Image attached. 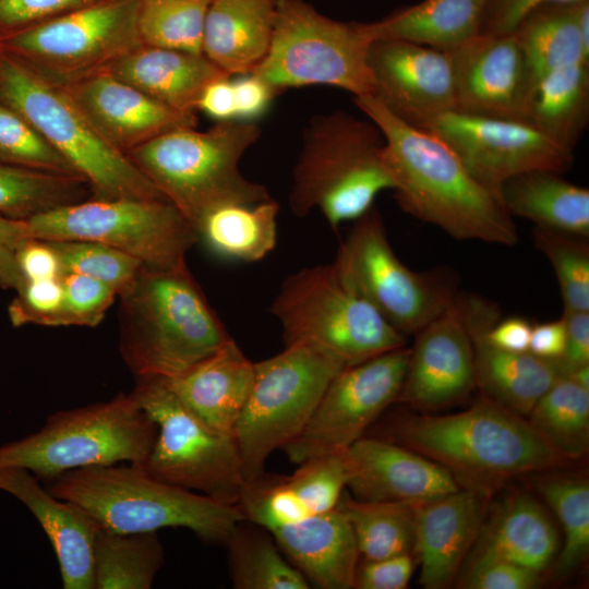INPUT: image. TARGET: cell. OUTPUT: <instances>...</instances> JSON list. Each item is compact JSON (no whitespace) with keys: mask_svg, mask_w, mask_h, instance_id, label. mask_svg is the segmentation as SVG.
<instances>
[{"mask_svg":"<svg viewBox=\"0 0 589 589\" xmlns=\"http://www.w3.org/2000/svg\"><path fill=\"white\" fill-rule=\"evenodd\" d=\"M279 206L273 200L228 203L205 213L194 226L199 241L225 260L255 262L276 245Z\"/></svg>","mask_w":589,"mask_h":589,"instance_id":"cell-35","label":"cell"},{"mask_svg":"<svg viewBox=\"0 0 589 589\" xmlns=\"http://www.w3.org/2000/svg\"><path fill=\"white\" fill-rule=\"evenodd\" d=\"M413 554L404 553L358 564L354 587L359 589H404L413 573Z\"/></svg>","mask_w":589,"mask_h":589,"instance_id":"cell-51","label":"cell"},{"mask_svg":"<svg viewBox=\"0 0 589 589\" xmlns=\"http://www.w3.org/2000/svg\"><path fill=\"white\" fill-rule=\"evenodd\" d=\"M354 104L383 135L384 161L404 212L458 240L518 242L498 194L480 183L442 140L400 119L374 96L354 97Z\"/></svg>","mask_w":589,"mask_h":589,"instance_id":"cell-1","label":"cell"},{"mask_svg":"<svg viewBox=\"0 0 589 589\" xmlns=\"http://www.w3.org/2000/svg\"><path fill=\"white\" fill-rule=\"evenodd\" d=\"M0 161L80 178L63 156L26 119L1 100Z\"/></svg>","mask_w":589,"mask_h":589,"instance_id":"cell-46","label":"cell"},{"mask_svg":"<svg viewBox=\"0 0 589 589\" xmlns=\"http://www.w3.org/2000/svg\"><path fill=\"white\" fill-rule=\"evenodd\" d=\"M253 376L254 362L230 338L182 374L164 380L180 402L206 428L233 436Z\"/></svg>","mask_w":589,"mask_h":589,"instance_id":"cell-26","label":"cell"},{"mask_svg":"<svg viewBox=\"0 0 589 589\" xmlns=\"http://www.w3.org/2000/svg\"><path fill=\"white\" fill-rule=\"evenodd\" d=\"M576 3V2H575ZM550 4L530 13L514 32L522 49L530 85L541 75L566 65L588 63L574 4Z\"/></svg>","mask_w":589,"mask_h":589,"instance_id":"cell-37","label":"cell"},{"mask_svg":"<svg viewBox=\"0 0 589 589\" xmlns=\"http://www.w3.org/2000/svg\"><path fill=\"white\" fill-rule=\"evenodd\" d=\"M269 532L310 586L321 589L354 587L360 553L352 528L338 507Z\"/></svg>","mask_w":589,"mask_h":589,"instance_id":"cell-27","label":"cell"},{"mask_svg":"<svg viewBox=\"0 0 589 589\" xmlns=\"http://www.w3.org/2000/svg\"><path fill=\"white\" fill-rule=\"evenodd\" d=\"M236 120L253 122L262 117L278 94L269 84L250 73L232 80Z\"/></svg>","mask_w":589,"mask_h":589,"instance_id":"cell-53","label":"cell"},{"mask_svg":"<svg viewBox=\"0 0 589 589\" xmlns=\"http://www.w3.org/2000/svg\"><path fill=\"white\" fill-rule=\"evenodd\" d=\"M140 0H98L5 34L4 47L36 65L47 80L65 83L105 69L142 45Z\"/></svg>","mask_w":589,"mask_h":589,"instance_id":"cell-15","label":"cell"},{"mask_svg":"<svg viewBox=\"0 0 589 589\" xmlns=\"http://www.w3.org/2000/svg\"><path fill=\"white\" fill-rule=\"evenodd\" d=\"M25 224L29 238L99 242L154 267L184 263L199 242L194 226L163 199L94 197L34 215Z\"/></svg>","mask_w":589,"mask_h":589,"instance_id":"cell-12","label":"cell"},{"mask_svg":"<svg viewBox=\"0 0 589 589\" xmlns=\"http://www.w3.org/2000/svg\"><path fill=\"white\" fill-rule=\"evenodd\" d=\"M497 194L512 216L526 218L537 228L589 237V190L561 173H520L503 182Z\"/></svg>","mask_w":589,"mask_h":589,"instance_id":"cell-32","label":"cell"},{"mask_svg":"<svg viewBox=\"0 0 589 589\" xmlns=\"http://www.w3.org/2000/svg\"><path fill=\"white\" fill-rule=\"evenodd\" d=\"M104 70L155 100L184 112H194L208 83L229 76L203 53L143 44Z\"/></svg>","mask_w":589,"mask_h":589,"instance_id":"cell-30","label":"cell"},{"mask_svg":"<svg viewBox=\"0 0 589 589\" xmlns=\"http://www.w3.org/2000/svg\"><path fill=\"white\" fill-rule=\"evenodd\" d=\"M529 423L569 460L589 444V390L562 375L536 402Z\"/></svg>","mask_w":589,"mask_h":589,"instance_id":"cell-40","label":"cell"},{"mask_svg":"<svg viewBox=\"0 0 589 589\" xmlns=\"http://www.w3.org/2000/svg\"><path fill=\"white\" fill-rule=\"evenodd\" d=\"M255 122H217L207 131L183 127L159 134L127 154L139 170L195 226L209 209L272 199L239 168L260 139Z\"/></svg>","mask_w":589,"mask_h":589,"instance_id":"cell-5","label":"cell"},{"mask_svg":"<svg viewBox=\"0 0 589 589\" xmlns=\"http://www.w3.org/2000/svg\"><path fill=\"white\" fill-rule=\"evenodd\" d=\"M346 365L314 346L296 344L254 363L250 394L233 431L244 482L305 426L325 389Z\"/></svg>","mask_w":589,"mask_h":589,"instance_id":"cell-11","label":"cell"},{"mask_svg":"<svg viewBox=\"0 0 589 589\" xmlns=\"http://www.w3.org/2000/svg\"><path fill=\"white\" fill-rule=\"evenodd\" d=\"M578 1L581 0H489L480 34H512L530 13L542 7Z\"/></svg>","mask_w":589,"mask_h":589,"instance_id":"cell-52","label":"cell"},{"mask_svg":"<svg viewBox=\"0 0 589 589\" xmlns=\"http://www.w3.org/2000/svg\"><path fill=\"white\" fill-rule=\"evenodd\" d=\"M196 109L217 122L237 121L230 76H223L208 83L200 95Z\"/></svg>","mask_w":589,"mask_h":589,"instance_id":"cell-57","label":"cell"},{"mask_svg":"<svg viewBox=\"0 0 589 589\" xmlns=\"http://www.w3.org/2000/svg\"><path fill=\"white\" fill-rule=\"evenodd\" d=\"M459 585L469 589H531L540 585V573L506 562H488L461 573Z\"/></svg>","mask_w":589,"mask_h":589,"instance_id":"cell-49","label":"cell"},{"mask_svg":"<svg viewBox=\"0 0 589 589\" xmlns=\"http://www.w3.org/2000/svg\"><path fill=\"white\" fill-rule=\"evenodd\" d=\"M164 561L157 531L119 533L100 527L94 541V589H148Z\"/></svg>","mask_w":589,"mask_h":589,"instance_id":"cell-36","label":"cell"},{"mask_svg":"<svg viewBox=\"0 0 589 589\" xmlns=\"http://www.w3.org/2000/svg\"><path fill=\"white\" fill-rule=\"evenodd\" d=\"M368 62L377 98L410 124L455 109L450 55L428 46L380 39L370 44Z\"/></svg>","mask_w":589,"mask_h":589,"instance_id":"cell-19","label":"cell"},{"mask_svg":"<svg viewBox=\"0 0 589 589\" xmlns=\"http://www.w3.org/2000/svg\"><path fill=\"white\" fill-rule=\"evenodd\" d=\"M557 551L556 530L537 500L526 493L508 496L484 517L464 572L506 561L541 573Z\"/></svg>","mask_w":589,"mask_h":589,"instance_id":"cell-28","label":"cell"},{"mask_svg":"<svg viewBox=\"0 0 589 589\" xmlns=\"http://www.w3.org/2000/svg\"><path fill=\"white\" fill-rule=\"evenodd\" d=\"M447 52L454 68V110L524 121L530 77L515 33L480 34Z\"/></svg>","mask_w":589,"mask_h":589,"instance_id":"cell-20","label":"cell"},{"mask_svg":"<svg viewBox=\"0 0 589 589\" xmlns=\"http://www.w3.org/2000/svg\"><path fill=\"white\" fill-rule=\"evenodd\" d=\"M488 495L462 489L414 504L412 554L420 564V584L448 588L459 575L486 515Z\"/></svg>","mask_w":589,"mask_h":589,"instance_id":"cell-23","label":"cell"},{"mask_svg":"<svg viewBox=\"0 0 589 589\" xmlns=\"http://www.w3.org/2000/svg\"><path fill=\"white\" fill-rule=\"evenodd\" d=\"M383 149V135L369 119L344 111L313 117L292 172V213L318 209L335 230L364 215L382 191L394 189Z\"/></svg>","mask_w":589,"mask_h":589,"instance_id":"cell-6","label":"cell"},{"mask_svg":"<svg viewBox=\"0 0 589 589\" xmlns=\"http://www.w3.org/2000/svg\"><path fill=\"white\" fill-rule=\"evenodd\" d=\"M566 327L565 348L557 360L563 375L589 365V312L564 311Z\"/></svg>","mask_w":589,"mask_h":589,"instance_id":"cell-55","label":"cell"},{"mask_svg":"<svg viewBox=\"0 0 589 589\" xmlns=\"http://www.w3.org/2000/svg\"><path fill=\"white\" fill-rule=\"evenodd\" d=\"M412 125L442 140L480 183L496 193L517 175L562 173L574 160L573 151L521 120L448 110Z\"/></svg>","mask_w":589,"mask_h":589,"instance_id":"cell-17","label":"cell"},{"mask_svg":"<svg viewBox=\"0 0 589 589\" xmlns=\"http://www.w3.org/2000/svg\"><path fill=\"white\" fill-rule=\"evenodd\" d=\"M538 490L556 514L564 532V544L556 563L557 574L574 570L589 550V486L585 480L550 477Z\"/></svg>","mask_w":589,"mask_h":589,"instance_id":"cell-43","label":"cell"},{"mask_svg":"<svg viewBox=\"0 0 589 589\" xmlns=\"http://www.w3.org/2000/svg\"><path fill=\"white\" fill-rule=\"evenodd\" d=\"M212 0H140L137 29L147 46L203 53L204 26Z\"/></svg>","mask_w":589,"mask_h":589,"instance_id":"cell-42","label":"cell"},{"mask_svg":"<svg viewBox=\"0 0 589 589\" xmlns=\"http://www.w3.org/2000/svg\"><path fill=\"white\" fill-rule=\"evenodd\" d=\"M81 178L0 161V215L25 220L43 212L83 201Z\"/></svg>","mask_w":589,"mask_h":589,"instance_id":"cell-41","label":"cell"},{"mask_svg":"<svg viewBox=\"0 0 589 589\" xmlns=\"http://www.w3.org/2000/svg\"><path fill=\"white\" fill-rule=\"evenodd\" d=\"M225 544L228 548L230 577L235 588H311L267 529L244 519L237 525Z\"/></svg>","mask_w":589,"mask_h":589,"instance_id":"cell-38","label":"cell"},{"mask_svg":"<svg viewBox=\"0 0 589 589\" xmlns=\"http://www.w3.org/2000/svg\"><path fill=\"white\" fill-rule=\"evenodd\" d=\"M588 238L534 228L536 247L551 263L564 302V311L589 312Z\"/></svg>","mask_w":589,"mask_h":589,"instance_id":"cell-44","label":"cell"},{"mask_svg":"<svg viewBox=\"0 0 589 589\" xmlns=\"http://www.w3.org/2000/svg\"><path fill=\"white\" fill-rule=\"evenodd\" d=\"M118 297L119 349L135 378L176 377L231 338L185 262L142 265Z\"/></svg>","mask_w":589,"mask_h":589,"instance_id":"cell-3","label":"cell"},{"mask_svg":"<svg viewBox=\"0 0 589 589\" xmlns=\"http://www.w3.org/2000/svg\"><path fill=\"white\" fill-rule=\"evenodd\" d=\"M135 380L132 393L157 425L141 467L164 482L237 505L245 482L235 437L206 428L163 377Z\"/></svg>","mask_w":589,"mask_h":589,"instance_id":"cell-13","label":"cell"},{"mask_svg":"<svg viewBox=\"0 0 589 589\" xmlns=\"http://www.w3.org/2000/svg\"><path fill=\"white\" fill-rule=\"evenodd\" d=\"M62 302L53 326L95 327L118 297L110 286L82 275L61 274Z\"/></svg>","mask_w":589,"mask_h":589,"instance_id":"cell-47","label":"cell"},{"mask_svg":"<svg viewBox=\"0 0 589 589\" xmlns=\"http://www.w3.org/2000/svg\"><path fill=\"white\" fill-rule=\"evenodd\" d=\"M0 490L21 501L47 534L64 589H94V541L99 524L76 504L50 493L23 468L0 469Z\"/></svg>","mask_w":589,"mask_h":589,"instance_id":"cell-24","label":"cell"},{"mask_svg":"<svg viewBox=\"0 0 589 589\" xmlns=\"http://www.w3.org/2000/svg\"><path fill=\"white\" fill-rule=\"evenodd\" d=\"M468 305L477 385L488 398L528 417L541 396L563 375L557 360L494 347L485 339L484 329L497 320L495 306L476 297H468Z\"/></svg>","mask_w":589,"mask_h":589,"instance_id":"cell-25","label":"cell"},{"mask_svg":"<svg viewBox=\"0 0 589 589\" xmlns=\"http://www.w3.org/2000/svg\"><path fill=\"white\" fill-rule=\"evenodd\" d=\"M0 100L63 156L97 199L166 200L125 154L96 131L62 86L7 55L0 57Z\"/></svg>","mask_w":589,"mask_h":589,"instance_id":"cell-8","label":"cell"},{"mask_svg":"<svg viewBox=\"0 0 589 589\" xmlns=\"http://www.w3.org/2000/svg\"><path fill=\"white\" fill-rule=\"evenodd\" d=\"M272 313L281 324L285 346H314L346 366L406 346L405 335L347 286L333 263L288 276Z\"/></svg>","mask_w":589,"mask_h":589,"instance_id":"cell-9","label":"cell"},{"mask_svg":"<svg viewBox=\"0 0 589 589\" xmlns=\"http://www.w3.org/2000/svg\"><path fill=\"white\" fill-rule=\"evenodd\" d=\"M96 1L98 0H0V31L9 34Z\"/></svg>","mask_w":589,"mask_h":589,"instance_id":"cell-50","label":"cell"},{"mask_svg":"<svg viewBox=\"0 0 589 589\" xmlns=\"http://www.w3.org/2000/svg\"><path fill=\"white\" fill-rule=\"evenodd\" d=\"M488 1L424 0L362 27L371 41L400 39L450 51L480 35Z\"/></svg>","mask_w":589,"mask_h":589,"instance_id":"cell-33","label":"cell"},{"mask_svg":"<svg viewBox=\"0 0 589 589\" xmlns=\"http://www.w3.org/2000/svg\"><path fill=\"white\" fill-rule=\"evenodd\" d=\"M416 335L397 400L433 413L477 386L468 298L457 297Z\"/></svg>","mask_w":589,"mask_h":589,"instance_id":"cell-18","label":"cell"},{"mask_svg":"<svg viewBox=\"0 0 589 589\" xmlns=\"http://www.w3.org/2000/svg\"><path fill=\"white\" fill-rule=\"evenodd\" d=\"M344 455L358 501L418 504L460 489L444 467L390 441L362 436Z\"/></svg>","mask_w":589,"mask_h":589,"instance_id":"cell-22","label":"cell"},{"mask_svg":"<svg viewBox=\"0 0 589 589\" xmlns=\"http://www.w3.org/2000/svg\"><path fill=\"white\" fill-rule=\"evenodd\" d=\"M566 376L570 377L581 387L589 390V365H584L569 372Z\"/></svg>","mask_w":589,"mask_h":589,"instance_id":"cell-61","label":"cell"},{"mask_svg":"<svg viewBox=\"0 0 589 589\" xmlns=\"http://www.w3.org/2000/svg\"><path fill=\"white\" fill-rule=\"evenodd\" d=\"M371 43L362 23L329 19L303 0H276L269 48L252 73L277 93L327 85L354 97L374 96Z\"/></svg>","mask_w":589,"mask_h":589,"instance_id":"cell-10","label":"cell"},{"mask_svg":"<svg viewBox=\"0 0 589 589\" xmlns=\"http://www.w3.org/2000/svg\"><path fill=\"white\" fill-rule=\"evenodd\" d=\"M414 504L362 502L344 492L337 507L348 519L362 560L412 553Z\"/></svg>","mask_w":589,"mask_h":589,"instance_id":"cell-39","label":"cell"},{"mask_svg":"<svg viewBox=\"0 0 589 589\" xmlns=\"http://www.w3.org/2000/svg\"><path fill=\"white\" fill-rule=\"evenodd\" d=\"M62 87L96 131L125 155L169 130L196 125L194 112L172 109L104 69Z\"/></svg>","mask_w":589,"mask_h":589,"instance_id":"cell-21","label":"cell"},{"mask_svg":"<svg viewBox=\"0 0 589 589\" xmlns=\"http://www.w3.org/2000/svg\"><path fill=\"white\" fill-rule=\"evenodd\" d=\"M59 261L61 274L99 280L118 294L135 277L142 263L109 245L87 240H45Z\"/></svg>","mask_w":589,"mask_h":589,"instance_id":"cell-45","label":"cell"},{"mask_svg":"<svg viewBox=\"0 0 589 589\" xmlns=\"http://www.w3.org/2000/svg\"><path fill=\"white\" fill-rule=\"evenodd\" d=\"M24 280L55 278L61 275L56 253L45 240L28 238L14 249Z\"/></svg>","mask_w":589,"mask_h":589,"instance_id":"cell-54","label":"cell"},{"mask_svg":"<svg viewBox=\"0 0 589 589\" xmlns=\"http://www.w3.org/2000/svg\"><path fill=\"white\" fill-rule=\"evenodd\" d=\"M344 453L308 459L290 476H263L253 486L251 508L267 528H277L337 507L347 489Z\"/></svg>","mask_w":589,"mask_h":589,"instance_id":"cell-29","label":"cell"},{"mask_svg":"<svg viewBox=\"0 0 589 589\" xmlns=\"http://www.w3.org/2000/svg\"><path fill=\"white\" fill-rule=\"evenodd\" d=\"M157 425L132 393L50 414L41 429L0 446V469L23 468L41 481L67 471L133 464L142 466Z\"/></svg>","mask_w":589,"mask_h":589,"instance_id":"cell-7","label":"cell"},{"mask_svg":"<svg viewBox=\"0 0 589 589\" xmlns=\"http://www.w3.org/2000/svg\"><path fill=\"white\" fill-rule=\"evenodd\" d=\"M55 496L87 512L101 528L148 532L185 528L211 543H226L244 516L237 505L164 482L133 464L67 471L46 482Z\"/></svg>","mask_w":589,"mask_h":589,"instance_id":"cell-4","label":"cell"},{"mask_svg":"<svg viewBox=\"0 0 589 589\" xmlns=\"http://www.w3.org/2000/svg\"><path fill=\"white\" fill-rule=\"evenodd\" d=\"M24 281L15 260L14 250L0 244V287L17 291Z\"/></svg>","mask_w":589,"mask_h":589,"instance_id":"cell-59","label":"cell"},{"mask_svg":"<svg viewBox=\"0 0 589 589\" xmlns=\"http://www.w3.org/2000/svg\"><path fill=\"white\" fill-rule=\"evenodd\" d=\"M410 356L406 346L345 366L330 381L302 431L283 450L303 461L341 454L397 400Z\"/></svg>","mask_w":589,"mask_h":589,"instance_id":"cell-16","label":"cell"},{"mask_svg":"<svg viewBox=\"0 0 589 589\" xmlns=\"http://www.w3.org/2000/svg\"><path fill=\"white\" fill-rule=\"evenodd\" d=\"M25 220L13 219L0 215V244L13 250L28 239Z\"/></svg>","mask_w":589,"mask_h":589,"instance_id":"cell-60","label":"cell"},{"mask_svg":"<svg viewBox=\"0 0 589 589\" xmlns=\"http://www.w3.org/2000/svg\"><path fill=\"white\" fill-rule=\"evenodd\" d=\"M344 283L401 334H416L456 298L445 272L417 273L396 255L372 207L354 220L333 262Z\"/></svg>","mask_w":589,"mask_h":589,"instance_id":"cell-14","label":"cell"},{"mask_svg":"<svg viewBox=\"0 0 589 589\" xmlns=\"http://www.w3.org/2000/svg\"><path fill=\"white\" fill-rule=\"evenodd\" d=\"M566 327L563 316L560 320L532 325L529 350L549 360H558L565 348Z\"/></svg>","mask_w":589,"mask_h":589,"instance_id":"cell-58","label":"cell"},{"mask_svg":"<svg viewBox=\"0 0 589 589\" xmlns=\"http://www.w3.org/2000/svg\"><path fill=\"white\" fill-rule=\"evenodd\" d=\"M589 120V64L552 70L530 85L524 121L574 151Z\"/></svg>","mask_w":589,"mask_h":589,"instance_id":"cell-34","label":"cell"},{"mask_svg":"<svg viewBox=\"0 0 589 589\" xmlns=\"http://www.w3.org/2000/svg\"><path fill=\"white\" fill-rule=\"evenodd\" d=\"M276 0H212L202 51L227 75L252 73L265 58Z\"/></svg>","mask_w":589,"mask_h":589,"instance_id":"cell-31","label":"cell"},{"mask_svg":"<svg viewBox=\"0 0 589 589\" xmlns=\"http://www.w3.org/2000/svg\"><path fill=\"white\" fill-rule=\"evenodd\" d=\"M389 434L444 467L460 488L488 496L512 478L569 461L528 420L486 396L460 412L399 418Z\"/></svg>","mask_w":589,"mask_h":589,"instance_id":"cell-2","label":"cell"},{"mask_svg":"<svg viewBox=\"0 0 589 589\" xmlns=\"http://www.w3.org/2000/svg\"><path fill=\"white\" fill-rule=\"evenodd\" d=\"M63 297L60 276L25 280L9 305L13 326L26 324L53 326Z\"/></svg>","mask_w":589,"mask_h":589,"instance_id":"cell-48","label":"cell"},{"mask_svg":"<svg viewBox=\"0 0 589 589\" xmlns=\"http://www.w3.org/2000/svg\"><path fill=\"white\" fill-rule=\"evenodd\" d=\"M532 324L525 317L510 316L490 324L484 329L485 339L494 347L510 351L529 350Z\"/></svg>","mask_w":589,"mask_h":589,"instance_id":"cell-56","label":"cell"}]
</instances>
